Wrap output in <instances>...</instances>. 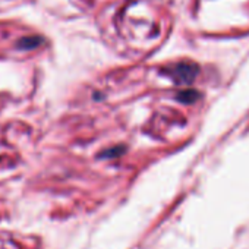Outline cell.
Masks as SVG:
<instances>
[{"label": "cell", "instance_id": "1", "mask_svg": "<svg viewBox=\"0 0 249 249\" xmlns=\"http://www.w3.org/2000/svg\"><path fill=\"white\" fill-rule=\"evenodd\" d=\"M172 76L179 84H182V82H191L194 79V76H195V69L191 68V66H188V65H179L172 72Z\"/></svg>", "mask_w": 249, "mask_h": 249}]
</instances>
